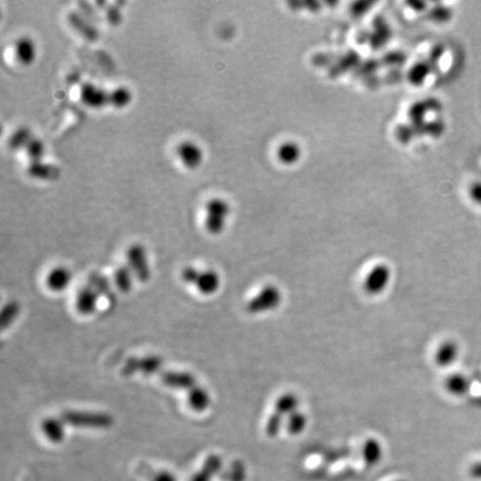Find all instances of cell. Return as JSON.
Segmentation results:
<instances>
[{
	"label": "cell",
	"mask_w": 481,
	"mask_h": 481,
	"mask_svg": "<svg viewBox=\"0 0 481 481\" xmlns=\"http://www.w3.org/2000/svg\"><path fill=\"white\" fill-rule=\"evenodd\" d=\"M65 424L86 427L94 429H108L114 424V418L108 413L86 412V411H64L59 417Z\"/></svg>",
	"instance_id": "1"
},
{
	"label": "cell",
	"mask_w": 481,
	"mask_h": 481,
	"mask_svg": "<svg viewBox=\"0 0 481 481\" xmlns=\"http://www.w3.org/2000/svg\"><path fill=\"white\" fill-rule=\"evenodd\" d=\"M182 280L187 284L195 285V288L203 296H212L220 289V275L214 270L199 271L193 267H186L182 271Z\"/></svg>",
	"instance_id": "2"
},
{
	"label": "cell",
	"mask_w": 481,
	"mask_h": 481,
	"mask_svg": "<svg viewBox=\"0 0 481 481\" xmlns=\"http://www.w3.org/2000/svg\"><path fill=\"white\" fill-rule=\"evenodd\" d=\"M230 211V204L221 197H213L207 202L204 225L209 234L219 236L224 231Z\"/></svg>",
	"instance_id": "3"
},
{
	"label": "cell",
	"mask_w": 481,
	"mask_h": 481,
	"mask_svg": "<svg viewBox=\"0 0 481 481\" xmlns=\"http://www.w3.org/2000/svg\"><path fill=\"white\" fill-rule=\"evenodd\" d=\"M282 292L273 284L265 285L246 303V311L251 314L267 313L277 309L282 303Z\"/></svg>",
	"instance_id": "4"
},
{
	"label": "cell",
	"mask_w": 481,
	"mask_h": 481,
	"mask_svg": "<svg viewBox=\"0 0 481 481\" xmlns=\"http://www.w3.org/2000/svg\"><path fill=\"white\" fill-rule=\"evenodd\" d=\"M391 281V269L385 263L374 265L364 279V289L369 296H379L385 292Z\"/></svg>",
	"instance_id": "5"
},
{
	"label": "cell",
	"mask_w": 481,
	"mask_h": 481,
	"mask_svg": "<svg viewBox=\"0 0 481 481\" xmlns=\"http://www.w3.org/2000/svg\"><path fill=\"white\" fill-rule=\"evenodd\" d=\"M163 359L158 356H146L143 358H129L126 361L122 374L124 377H131L137 372L147 374H160L162 372Z\"/></svg>",
	"instance_id": "6"
},
{
	"label": "cell",
	"mask_w": 481,
	"mask_h": 481,
	"mask_svg": "<svg viewBox=\"0 0 481 481\" xmlns=\"http://www.w3.org/2000/svg\"><path fill=\"white\" fill-rule=\"evenodd\" d=\"M175 154L180 164L189 170H195L204 161L203 149L197 144V141H190V139L180 141V144L176 146Z\"/></svg>",
	"instance_id": "7"
},
{
	"label": "cell",
	"mask_w": 481,
	"mask_h": 481,
	"mask_svg": "<svg viewBox=\"0 0 481 481\" xmlns=\"http://www.w3.org/2000/svg\"><path fill=\"white\" fill-rule=\"evenodd\" d=\"M127 260L132 272L135 273L137 279L143 283L149 282L151 279V271L144 248L139 244L132 245L127 251Z\"/></svg>",
	"instance_id": "8"
},
{
	"label": "cell",
	"mask_w": 481,
	"mask_h": 481,
	"mask_svg": "<svg viewBox=\"0 0 481 481\" xmlns=\"http://www.w3.org/2000/svg\"><path fill=\"white\" fill-rule=\"evenodd\" d=\"M79 97L83 104L89 108L100 110L110 105V92L92 83H87L81 86Z\"/></svg>",
	"instance_id": "9"
},
{
	"label": "cell",
	"mask_w": 481,
	"mask_h": 481,
	"mask_svg": "<svg viewBox=\"0 0 481 481\" xmlns=\"http://www.w3.org/2000/svg\"><path fill=\"white\" fill-rule=\"evenodd\" d=\"M163 383L173 389L191 390L197 385V379L191 372L162 371L160 373Z\"/></svg>",
	"instance_id": "10"
},
{
	"label": "cell",
	"mask_w": 481,
	"mask_h": 481,
	"mask_svg": "<svg viewBox=\"0 0 481 481\" xmlns=\"http://www.w3.org/2000/svg\"><path fill=\"white\" fill-rule=\"evenodd\" d=\"M13 54L18 60V63L23 65H30L36 59L37 45L30 37H19L13 44Z\"/></svg>",
	"instance_id": "11"
},
{
	"label": "cell",
	"mask_w": 481,
	"mask_h": 481,
	"mask_svg": "<svg viewBox=\"0 0 481 481\" xmlns=\"http://www.w3.org/2000/svg\"><path fill=\"white\" fill-rule=\"evenodd\" d=\"M100 294L91 285H86L77 293L76 309L81 315L93 314L97 308V301Z\"/></svg>",
	"instance_id": "12"
},
{
	"label": "cell",
	"mask_w": 481,
	"mask_h": 481,
	"mask_svg": "<svg viewBox=\"0 0 481 481\" xmlns=\"http://www.w3.org/2000/svg\"><path fill=\"white\" fill-rule=\"evenodd\" d=\"M71 279H73V277H71V273L69 272V269L57 267L48 273L46 284H47L50 290L54 291V292H62V291L69 288Z\"/></svg>",
	"instance_id": "13"
},
{
	"label": "cell",
	"mask_w": 481,
	"mask_h": 481,
	"mask_svg": "<svg viewBox=\"0 0 481 481\" xmlns=\"http://www.w3.org/2000/svg\"><path fill=\"white\" fill-rule=\"evenodd\" d=\"M63 420L60 418H52V417H48V418L44 419L42 421V424H40V428H42V434H45V437L47 438L50 442H54V444H59V442L63 441L64 438H65V428H64Z\"/></svg>",
	"instance_id": "14"
},
{
	"label": "cell",
	"mask_w": 481,
	"mask_h": 481,
	"mask_svg": "<svg viewBox=\"0 0 481 481\" xmlns=\"http://www.w3.org/2000/svg\"><path fill=\"white\" fill-rule=\"evenodd\" d=\"M458 353H459V349H458L457 343L453 341H445L439 345V348L434 353V361L438 366L446 368L457 360Z\"/></svg>",
	"instance_id": "15"
},
{
	"label": "cell",
	"mask_w": 481,
	"mask_h": 481,
	"mask_svg": "<svg viewBox=\"0 0 481 481\" xmlns=\"http://www.w3.org/2000/svg\"><path fill=\"white\" fill-rule=\"evenodd\" d=\"M222 459L220 456L211 455L207 458L201 470L194 475L192 481H211L222 468Z\"/></svg>",
	"instance_id": "16"
},
{
	"label": "cell",
	"mask_w": 481,
	"mask_h": 481,
	"mask_svg": "<svg viewBox=\"0 0 481 481\" xmlns=\"http://www.w3.org/2000/svg\"><path fill=\"white\" fill-rule=\"evenodd\" d=\"M187 402L192 410L195 412H203L207 410L211 403V397L209 393L203 388L195 386L190 390L189 395H187Z\"/></svg>",
	"instance_id": "17"
},
{
	"label": "cell",
	"mask_w": 481,
	"mask_h": 481,
	"mask_svg": "<svg viewBox=\"0 0 481 481\" xmlns=\"http://www.w3.org/2000/svg\"><path fill=\"white\" fill-rule=\"evenodd\" d=\"M299 405H300V400H299L298 395L291 393H284L277 398V400L275 401L274 412L279 413L281 416L289 417L299 410Z\"/></svg>",
	"instance_id": "18"
},
{
	"label": "cell",
	"mask_w": 481,
	"mask_h": 481,
	"mask_svg": "<svg viewBox=\"0 0 481 481\" xmlns=\"http://www.w3.org/2000/svg\"><path fill=\"white\" fill-rule=\"evenodd\" d=\"M382 456H383V448L377 439L370 438L364 442V447H362V457L366 465H377L381 460Z\"/></svg>",
	"instance_id": "19"
},
{
	"label": "cell",
	"mask_w": 481,
	"mask_h": 481,
	"mask_svg": "<svg viewBox=\"0 0 481 481\" xmlns=\"http://www.w3.org/2000/svg\"><path fill=\"white\" fill-rule=\"evenodd\" d=\"M89 285L96 290L100 296H105L110 301V303H114L116 301L115 294L110 288V281L104 275L98 273H93L88 277Z\"/></svg>",
	"instance_id": "20"
},
{
	"label": "cell",
	"mask_w": 481,
	"mask_h": 481,
	"mask_svg": "<svg viewBox=\"0 0 481 481\" xmlns=\"http://www.w3.org/2000/svg\"><path fill=\"white\" fill-rule=\"evenodd\" d=\"M300 156V147L294 141H284L277 149V158L285 165L294 164Z\"/></svg>",
	"instance_id": "21"
},
{
	"label": "cell",
	"mask_w": 481,
	"mask_h": 481,
	"mask_svg": "<svg viewBox=\"0 0 481 481\" xmlns=\"http://www.w3.org/2000/svg\"><path fill=\"white\" fill-rule=\"evenodd\" d=\"M446 389H447L450 395L461 397V395H465L468 391V379L461 373L453 374V376H450L446 380Z\"/></svg>",
	"instance_id": "22"
},
{
	"label": "cell",
	"mask_w": 481,
	"mask_h": 481,
	"mask_svg": "<svg viewBox=\"0 0 481 481\" xmlns=\"http://www.w3.org/2000/svg\"><path fill=\"white\" fill-rule=\"evenodd\" d=\"M132 270L129 267L122 265L114 273V282L116 288L120 292L127 293L133 288V279H132Z\"/></svg>",
	"instance_id": "23"
},
{
	"label": "cell",
	"mask_w": 481,
	"mask_h": 481,
	"mask_svg": "<svg viewBox=\"0 0 481 481\" xmlns=\"http://www.w3.org/2000/svg\"><path fill=\"white\" fill-rule=\"evenodd\" d=\"M21 312V304L17 301H11L4 306L0 314V328L6 330L13 325V321L17 319Z\"/></svg>",
	"instance_id": "24"
},
{
	"label": "cell",
	"mask_w": 481,
	"mask_h": 481,
	"mask_svg": "<svg viewBox=\"0 0 481 481\" xmlns=\"http://www.w3.org/2000/svg\"><path fill=\"white\" fill-rule=\"evenodd\" d=\"M133 100V94L127 87L120 86L110 92V105L115 108H124L129 106Z\"/></svg>",
	"instance_id": "25"
},
{
	"label": "cell",
	"mask_w": 481,
	"mask_h": 481,
	"mask_svg": "<svg viewBox=\"0 0 481 481\" xmlns=\"http://www.w3.org/2000/svg\"><path fill=\"white\" fill-rule=\"evenodd\" d=\"M306 424H308V418H306V413L298 410L288 417L286 429H288L289 434L296 436V434H302L306 430Z\"/></svg>",
	"instance_id": "26"
},
{
	"label": "cell",
	"mask_w": 481,
	"mask_h": 481,
	"mask_svg": "<svg viewBox=\"0 0 481 481\" xmlns=\"http://www.w3.org/2000/svg\"><path fill=\"white\" fill-rule=\"evenodd\" d=\"M283 426V416L279 413L274 412L267 419V424H265V432L270 437H275L280 434Z\"/></svg>",
	"instance_id": "27"
},
{
	"label": "cell",
	"mask_w": 481,
	"mask_h": 481,
	"mask_svg": "<svg viewBox=\"0 0 481 481\" xmlns=\"http://www.w3.org/2000/svg\"><path fill=\"white\" fill-rule=\"evenodd\" d=\"M26 149L29 157H30L35 163H37L40 162V158H42V155H44L45 145L42 144V141H40V139H33L32 141H29L28 145L26 146Z\"/></svg>",
	"instance_id": "28"
},
{
	"label": "cell",
	"mask_w": 481,
	"mask_h": 481,
	"mask_svg": "<svg viewBox=\"0 0 481 481\" xmlns=\"http://www.w3.org/2000/svg\"><path fill=\"white\" fill-rule=\"evenodd\" d=\"M32 137L29 135L28 131L26 129H21L16 134H13V139H11V145L15 147H26L29 141H32Z\"/></svg>",
	"instance_id": "29"
},
{
	"label": "cell",
	"mask_w": 481,
	"mask_h": 481,
	"mask_svg": "<svg viewBox=\"0 0 481 481\" xmlns=\"http://www.w3.org/2000/svg\"><path fill=\"white\" fill-rule=\"evenodd\" d=\"M151 481H178V478L170 471L162 470L155 473Z\"/></svg>",
	"instance_id": "30"
},
{
	"label": "cell",
	"mask_w": 481,
	"mask_h": 481,
	"mask_svg": "<svg viewBox=\"0 0 481 481\" xmlns=\"http://www.w3.org/2000/svg\"><path fill=\"white\" fill-rule=\"evenodd\" d=\"M471 199L477 203H481V183H476L471 185L470 192Z\"/></svg>",
	"instance_id": "31"
}]
</instances>
